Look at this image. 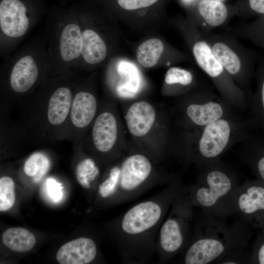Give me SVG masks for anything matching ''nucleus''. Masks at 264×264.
I'll list each match as a JSON object with an SVG mask.
<instances>
[{
  "label": "nucleus",
  "mask_w": 264,
  "mask_h": 264,
  "mask_svg": "<svg viewBox=\"0 0 264 264\" xmlns=\"http://www.w3.org/2000/svg\"><path fill=\"white\" fill-rule=\"evenodd\" d=\"M183 187L179 181L167 185L151 199L134 205L119 217L117 239L124 258L143 262L151 257L159 228Z\"/></svg>",
  "instance_id": "f257e3e1"
},
{
  "label": "nucleus",
  "mask_w": 264,
  "mask_h": 264,
  "mask_svg": "<svg viewBox=\"0 0 264 264\" xmlns=\"http://www.w3.org/2000/svg\"><path fill=\"white\" fill-rule=\"evenodd\" d=\"M250 225L240 219L228 224L200 209L194 216L192 237L181 254L185 264H218L226 255L247 248L253 234Z\"/></svg>",
  "instance_id": "f03ea898"
},
{
  "label": "nucleus",
  "mask_w": 264,
  "mask_h": 264,
  "mask_svg": "<svg viewBox=\"0 0 264 264\" xmlns=\"http://www.w3.org/2000/svg\"><path fill=\"white\" fill-rule=\"evenodd\" d=\"M250 132L244 116L239 113L187 132L186 145L180 154L182 161L197 167L220 159Z\"/></svg>",
  "instance_id": "7ed1b4c3"
},
{
  "label": "nucleus",
  "mask_w": 264,
  "mask_h": 264,
  "mask_svg": "<svg viewBox=\"0 0 264 264\" xmlns=\"http://www.w3.org/2000/svg\"><path fill=\"white\" fill-rule=\"evenodd\" d=\"M197 167L196 182L185 187L194 207L221 219L233 215L232 197L240 184L237 172L220 158Z\"/></svg>",
  "instance_id": "20e7f679"
},
{
  "label": "nucleus",
  "mask_w": 264,
  "mask_h": 264,
  "mask_svg": "<svg viewBox=\"0 0 264 264\" xmlns=\"http://www.w3.org/2000/svg\"><path fill=\"white\" fill-rule=\"evenodd\" d=\"M52 75H69L81 56L82 32L75 7L55 8L47 15L43 31Z\"/></svg>",
  "instance_id": "39448f33"
},
{
  "label": "nucleus",
  "mask_w": 264,
  "mask_h": 264,
  "mask_svg": "<svg viewBox=\"0 0 264 264\" xmlns=\"http://www.w3.org/2000/svg\"><path fill=\"white\" fill-rule=\"evenodd\" d=\"M153 174V165L148 157L139 153L131 154L110 169L99 185L98 193L103 198L124 203L156 183Z\"/></svg>",
  "instance_id": "423d86ee"
},
{
  "label": "nucleus",
  "mask_w": 264,
  "mask_h": 264,
  "mask_svg": "<svg viewBox=\"0 0 264 264\" xmlns=\"http://www.w3.org/2000/svg\"><path fill=\"white\" fill-rule=\"evenodd\" d=\"M9 88L14 93L28 92L44 75L50 73L46 40L43 32L3 59Z\"/></svg>",
  "instance_id": "0eeeda50"
},
{
  "label": "nucleus",
  "mask_w": 264,
  "mask_h": 264,
  "mask_svg": "<svg viewBox=\"0 0 264 264\" xmlns=\"http://www.w3.org/2000/svg\"><path fill=\"white\" fill-rule=\"evenodd\" d=\"M194 207L184 186L173 201L157 234L155 251L160 262L181 254L188 246L193 230Z\"/></svg>",
  "instance_id": "6e6552de"
},
{
  "label": "nucleus",
  "mask_w": 264,
  "mask_h": 264,
  "mask_svg": "<svg viewBox=\"0 0 264 264\" xmlns=\"http://www.w3.org/2000/svg\"><path fill=\"white\" fill-rule=\"evenodd\" d=\"M185 25V32L198 66L210 79L223 99L239 111H244L248 104L247 97L218 60L201 31L191 23Z\"/></svg>",
  "instance_id": "1a4fd4ad"
},
{
  "label": "nucleus",
  "mask_w": 264,
  "mask_h": 264,
  "mask_svg": "<svg viewBox=\"0 0 264 264\" xmlns=\"http://www.w3.org/2000/svg\"><path fill=\"white\" fill-rule=\"evenodd\" d=\"M201 31L218 60L248 101L253 92L251 83L255 74L257 54L230 34Z\"/></svg>",
  "instance_id": "9d476101"
},
{
  "label": "nucleus",
  "mask_w": 264,
  "mask_h": 264,
  "mask_svg": "<svg viewBox=\"0 0 264 264\" xmlns=\"http://www.w3.org/2000/svg\"><path fill=\"white\" fill-rule=\"evenodd\" d=\"M43 9L35 0H0V56L8 57L39 22Z\"/></svg>",
  "instance_id": "9b49d317"
},
{
  "label": "nucleus",
  "mask_w": 264,
  "mask_h": 264,
  "mask_svg": "<svg viewBox=\"0 0 264 264\" xmlns=\"http://www.w3.org/2000/svg\"><path fill=\"white\" fill-rule=\"evenodd\" d=\"M179 109L180 125L188 131L239 113L238 110L203 84L192 90Z\"/></svg>",
  "instance_id": "f8f14e48"
},
{
  "label": "nucleus",
  "mask_w": 264,
  "mask_h": 264,
  "mask_svg": "<svg viewBox=\"0 0 264 264\" xmlns=\"http://www.w3.org/2000/svg\"><path fill=\"white\" fill-rule=\"evenodd\" d=\"M231 205L233 215L253 228L264 231V182L245 180L234 192Z\"/></svg>",
  "instance_id": "ddd939ff"
},
{
  "label": "nucleus",
  "mask_w": 264,
  "mask_h": 264,
  "mask_svg": "<svg viewBox=\"0 0 264 264\" xmlns=\"http://www.w3.org/2000/svg\"><path fill=\"white\" fill-rule=\"evenodd\" d=\"M257 64L256 89L248 100L244 117L250 132L264 134V57L258 56Z\"/></svg>",
  "instance_id": "4468645a"
},
{
  "label": "nucleus",
  "mask_w": 264,
  "mask_h": 264,
  "mask_svg": "<svg viewBox=\"0 0 264 264\" xmlns=\"http://www.w3.org/2000/svg\"><path fill=\"white\" fill-rule=\"evenodd\" d=\"M239 144L242 163L256 179L264 182V134L250 132Z\"/></svg>",
  "instance_id": "2eb2a0df"
},
{
  "label": "nucleus",
  "mask_w": 264,
  "mask_h": 264,
  "mask_svg": "<svg viewBox=\"0 0 264 264\" xmlns=\"http://www.w3.org/2000/svg\"><path fill=\"white\" fill-rule=\"evenodd\" d=\"M97 254L95 242L88 238H80L67 242L58 250L56 259L61 264H87Z\"/></svg>",
  "instance_id": "dca6fc26"
},
{
  "label": "nucleus",
  "mask_w": 264,
  "mask_h": 264,
  "mask_svg": "<svg viewBox=\"0 0 264 264\" xmlns=\"http://www.w3.org/2000/svg\"><path fill=\"white\" fill-rule=\"evenodd\" d=\"M156 119V112L149 103L140 101L128 109L125 119L130 133L137 137L144 136L152 129Z\"/></svg>",
  "instance_id": "f3484780"
},
{
  "label": "nucleus",
  "mask_w": 264,
  "mask_h": 264,
  "mask_svg": "<svg viewBox=\"0 0 264 264\" xmlns=\"http://www.w3.org/2000/svg\"><path fill=\"white\" fill-rule=\"evenodd\" d=\"M118 127L114 116L104 112L96 118L92 130L94 145L101 152H108L112 149L117 140Z\"/></svg>",
  "instance_id": "a211bd4d"
},
{
  "label": "nucleus",
  "mask_w": 264,
  "mask_h": 264,
  "mask_svg": "<svg viewBox=\"0 0 264 264\" xmlns=\"http://www.w3.org/2000/svg\"><path fill=\"white\" fill-rule=\"evenodd\" d=\"M202 31H210L213 28L226 24L231 17L226 6L218 0H200L197 5Z\"/></svg>",
  "instance_id": "6ab92c4d"
},
{
  "label": "nucleus",
  "mask_w": 264,
  "mask_h": 264,
  "mask_svg": "<svg viewBox=\"0 0 264 264\" xmlns=\"http://www.w3.org/2000/svg\"><path fill=\"white\" fill-rule=\"evenodd\" d=\"M72 100V91L69 86L60 84L54 88L50 96L47 109L48 120L51 124L59 125L65 120Z\"/></svg>",
  "instance_id": "aec40b11"
},
{
  "label": "nucleus",
  "mask_w": 264,
  "mask_h": 264,
  "mask_svg": "<svg viewBox=\"0 0 264 264\" xmlns=\"http://www.w3.org/2000/svg\"><path fill=\"white\" fill-rule=\"evenodd\" d=\"M97 102L94 96L86 91L77 92L72 101L70 118L77 128L87 127L93 119L96 110Z\"/></svg>",
  "instance_id": "412c9836"
},
{
  "label": "nucleus",
  "mask_w": 264,
  "mask_h": 264,
  "mask_svg": "<svg viewBox=\"0 0 264 264\" xmlns=\"http://www.w3.org/2000/svg\"><path fill=\"white\" fill-rule=\"evenodd\" d=\"M2 241L6 247L18 252L29 251L36 242L34 235L28 230L21 227L6 230L2 234Z\"/></svg>",
  "instance_id": "4be33fe9"
},
{
  "label": "nucleus",
  "mask_w": 264,
  "mask_h": 264,
  "mask_svg": "<svg viewBox=\"0 0 264 264\" xmlns=\"http://www.w3.org/2000/svg\"><path fill=\"white\" fill-rule=\"evenodd\" d=\"M164 81L167 85L173 88V93L194 90L200 86L191 71L178 67L169 68L166 73Z\"/></svg>",
  "instance_id": "5701e85b"
},
{
  "label": "nucleus",
  "mask_w": 264,
  "mask_h": 264,
  "mask_svg": "<svg viewBox=\"0 0 264 264\" xmlns=\"http://www.w3.org/2000/svg\"><path fill=\"white\" fill-rule=\"evenodd\" d=\"M230 35L248 40L264 49V15L228 29Z\"/></svg>",
  "instance_id": "b1692460"
},
{
  "label": "nucleus",
  "mask_w": 264,
  "mask_h": 264,
  "mask_svg": "<svg viewBox=\"0 0 264 264\" xmlns=\"http://www.w3.org/2000/svg\"><path fill=\"white\" fill-rule=\"evenodd\" d=\"M164 49V44L160 40L156 38L147 40L137 47V60L145 67H153L158 62Z\"/></svg>",
  "instance_id": "393cba45"
},
{
  "label": "nucleus",
  "mask_w": 264,
  "mask_h": 264,
  "mask_svg": "<svg viewBox=\"0 0 264 264\" xmlns=\"http://www.w3.org/2000/svg\"><path fill=\"white\" fill-rule=\"evenodd\" d=\"M49 167L47 157L41 153L32 154L25 161L24 165L25 174L33 177L35 182H39L46 174Z\"/></svg>",
  "instance_id": "a878e982"
},
{
  "label": "nucleus",
  "mask_w": 264,
  "mask_h": 264,
  "mask_svg": "<svg viewBox=\"0 0 264 264\" xmlns=\"http://www.w3.org/2000/svg\"><path fill=\"white\" fill-rule=\"evenodd\" d=\"M99 173V170L94 162L90 158L83 160L77 166V179L84 188H89L90 182L94 181Z\"/></svg>",
  "instance_id": "bb28decb"
},
{
  "label": "nucleus",
  "mask_w": 264,
  "mask_h": 264,
  "mask_svg": "<svg viewBox=\"0 0 264 264\" xmlns=\"http://www.w3.org/2000/svg\"><path fill=\"white\" fill-rule=\"evenodd\" d=\"M15 184L13 179L8 176L0 179V211H6L14 204L15 196Z\"/></svg>",
  "instance_id": "cd10ccee"
},
{
  "label": "nucleus",
  "mask_w": 264,
  "mask_h": 264,
  "mask_svg": "<svg viewBox=\"0 0 264 264\" xmlns=\"http://www.w3.org/2000/svg\"><path fill=\"white\" fill-rule=\"evenodd\" d=\"M118 7L124 10L132 11L152 7L160 0H115Z\"/></svg>",
  "instance_id": "c85d7f7f"
},
{
  "label": "nucleus",
  "mask_w": 264,
  "mask_h": 264,
  "mask_svg": "<svg viewBox=\"0 0 264 264\" xmlns=\"http://www.w3.org/2000/svg\"><path fill=\"white\" fill-rule=\"evenodd\" d=\"M250 252V264H264V231L257 235Z\"/></svg>",
  "instance_id": "c756f323"
},
{
  "label": "nucleus",
  "mask_w": 264,
  "mask_h": 264,
  "mask_svg": "<svg viewBox=\"0 0 264 264\" xmlns=\"http://www.w3.org/2000/svg\"><path fill=\"white\" fill-rule=\"evenodd\" d=\"M247 248L238 249L231 252L220 260L218 264H250L251 252L250 250L247 251Z\"/></svg>",
  "instance_id": "7c9ffc66"
},
{
  "label": "nucleus",
  "mask_w": 264,
  "mask_h": 264,
  "mask_svg": "<svg viewBox=\"0 0 264 264\" xmlns=\"http://www.w3.org/2000/svg\"><path fill=\"white\" fill-rule=\"evenodd\" d=\"M62 183L52 178H48L46 181L47 193L54 202H59L63 197Z\"/></svg>",
  "instance_id": "2f4dec72"
},
{
  "label": "nucleus",
  "mask_w": 264,
  "mask_h": 264,
  "mask_svg": "<svg viewBox=\"0 0 264 264\" xmlns=\"http://www.w3.org/2000/svg\"><path fill=\"white\" fill-rule=\"evenodd\" d=\"M248 4L253 13L264 15V0H248Z\"/></svg>",
  "instance_id": "473e14b6"
},
{
  "label": "nucleus",
  "mask_w": 264,
  "mask_h": 264,
  "mask_svg": "<svg viewBox=\"0 0 264 264\" xmlns=\"http://www.w3.org/2000/svg\"></svg>",
  "instance_id": "72a5a7b5"
},
{
  "label": "nucleus",
  "mask_w": 264,
  "mask_h": 264,
  "mask_svg": "<svg viewBox=\"0 0 264 264\" xmlns=\"http://www.w3.org/2000/svg\"></svg>",
  "instance_id": "f704fd0d"
}]
</instances>
